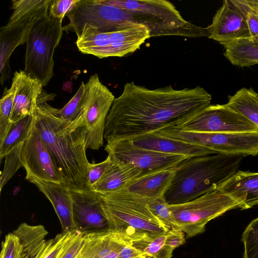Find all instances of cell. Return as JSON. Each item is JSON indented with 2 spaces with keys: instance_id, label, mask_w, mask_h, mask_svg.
<instances>
[{
  "instance_id": "obj_32",
  "label": "cell",
  "mask_w": 258,
  "mask_h": 258,
  "mask_svg": "<svg viewBox=\"0 0 258 258\" xmlns=\"http://www.w3.org/2000/svg\"><path fill=\"white\" fill-rule=\"evenodd\" d=\"M242 258H258V217L251 221L242 233Z\"/></svg>"
},
{
  "instance_id": "obj_26",
  "label": "cell",
  "mask_w": 258,
  "mask_h": 258,
  "mask_svg": "<svg viewBox=\"0 0 258 258\" xmlns=\"http://www.w3.org/2000/svg\"><path fill=\"white\" fill-rule=\"evenodd\" d=\"M224 47V55L233 65L245 67L258 64V43L245 39L233 41Z\"/></svg>"
},
{
  "instance_id": "obj_10",
  "label": "cell",
  "mask_w": 258,
  "mask_h": 258,
  "mask_svg": "<svg viewBox=\"0 0 258 258\" xmlns=\"http://www.w3.org/2000/svg\"><path fill=\"white\" fill-rule=\"evenodd\" d=\"M66 16L62 30L76 32L88 25L100 32L117 31L139 24L127 10L103 4L99 0H79Z\"/></svg>"
},
{
  "instance_id": "obj_29",
  "label": "cell",
  "mask_w": 258,
  "mask_h": 258,
  "mask_svg": "<svg viewBox=\"0 0 258 258\" xmlns=\"http://www.w3.org/2000/svg\"><path fill=\"white\" fill-rule=\"evenodd\" d=\"M33 123V115H27L12 123L6 137L0 144L1 161L17 146L26 140L30 134Z\"/></svg>"
},
{
  "instance_id": "obj_39",
  "label": "cell",
  "mask_w": 258,
  "mask_h": 258,
  "mask_svg": "<svg viewBox=\"0 0 258 258\" xmlns=\"http://www.w3.org/2000/svg\"><path fill=\"white\" fill-rule=\"evenodd\" d=\"M74 231L61 232L54 238L50 239L48 248L42 258H57L66 242Z\"/></svg>"
},
{
  "instance_id": "obj_42",
  "label": "cell",
  "mask_w": 258,
  "mask_h": 258,
  "mask_svg": "<svg viewBox=\"0 0 258 258\" xmlns=\"http://www.w3.org/2000/svg\"><path fill=\"white\" fill-rule=\"evenodd\" d=\"M118 258H150L134 247L130 242H125L119 250Z\"/></svg>"
},
{
  "instance_id": "obj_22",
  "label": "cell",
  "mask_w": 258,
  "mask_h": 258,
  "mask_svg": "<svg viewBox=\"0 0 258 258\" xmlns=\"http://www.w3.org/2000/svg\"><path fill=\"white\" fill-rule=\"evenodd\" d=\"M217 189L240 202L239 209L251 208L258 205V172L237 171Z\"/></svg>"
},
{
  "instance_id": "obj_4",
  "label": "cell",
  "mask_w": 258,
  "mask_h": 258,
  "mask_svg": "<svg viewBox=\"0 0 258 258\" xmlns=\"http://www.w3.org/2000/svg\"><path fill=\"white\" fill-rule=\"evenodd\" d=\"M109 231L127 242L166 233L169 229L150 210L147 200L125 189L100 194Z\"/></svg>"
},
{
  "instance_id": "obj_8",
  "label": "cell",
  "mask_w": 258,
  "mask_h": 258,
  "mask_svg": "<svg viewBox=\"0 0 258 258\" xmlns=\"http://www.w3.org/2000/svg\"><path fill=\"white\" fill-rule=\"evenodd\" d=\"M75 33L79 50L100 58L122 57L133 53L151 37L149 29L141 24L108 32L85 25Z\"/></svg>"
},
{
  "instance_id": "obj_11",
  "label": "cell",
  "mask_w": 258,
  "mask_h": 258,
  "mask_svg": "<svg viewBox=\"0 0 258 258\" xmlns=\"http://www.w3.org/2000/svg\"><path fill=\"white\" fill-rule=\"evenodd\" d=\"M158 133L166 137L202 146L218 153L258 154V132L250 133H205L181 131L169 127Z\"/></svg>"
},
{
  "instance_id": "obj_27",
  "label": "cell",
  "mask_w": 258,
  "mask_h": 258,
  "mask_svg": "<svg viewBox=\"0 0 258 258\" xmlns=\"http://www.w3.org/2000/svg\"><path fill=\"white\" fill-rule=\"evenodd\" d=\"M85 84L82 82L72 99L61 108L57 109L47 104V101L52 99L53 95L42 93L38 98L45 107L55 117L67 120L74 121L84 112L85 106Z\"/></svg>"
},
{
  "instance_id": "obj_44",
  "label": "cell",
  "mask_w": 258,
  "mask_h": 258,
  "mask_svg": "<svg viewBox=\"0 0 258 258\" xmlns=\"http://www.w3.org/2000/svg\"><path fill=\"white\" fill-rule=\"evenodd\" d=\"M254 4L258 7V0L257 1H253Z\"/></svg>"
},
{
  "instance_id": "obj_40",
  "label": "cell",
  "mask_w": 258,
  "mask_h": 258,
  "mask_svg": "<svg viewBox=\"0 0 258 258\" xmlns=\"http://www.w3.org/2000/svg\"><path fill=\"white\" fill-rule=\"evenodd\" d=\"M79 0H51L48 15L59 19L64 18Z\"/></svg>"
},
{
  "instance_id": "obj_23",
  "label": "cell",
  "mask_w": 258,
  "mask_h": 258,
  "mask_svg": "<svg viewBox=\"0 0 258 258\" xmlns=\"http://www.w3.org/2000/svg\"><path fill=\"white\" fill-rule=\"evenodd\" d=\"M108 156L110 160L109 164L100 179L91 189L97 193L106 194L123 190L143 173L129 163Z\"/></svg>"
},
{
  "instance_id": "obj_25",
  "label": "cell",
  "mask_w": 258,
  "mask_h": 258,
  "mask_svg": "<svg viewBox=\"0 0 258 258\" xmlns=\"http://www.w3.org/2000/svg\"><path fill=\"white\" fill-rule=\"evenodd\" d=\"M19 238L21 249L18 258H42L50 242L48 234L41 225L32 226L22 223L13 232Z\"/></svg>"
},
{
  "instance_id": "obj_41",
  "label": "cell",
  "mask_w": 258,
  "mask_h": 258,
  "mask_svg": "<svg viewBox=\"0 0 258 258\" xmlns=\"http://www.w3.org/2000/svg\"><path fill=\"white\" fill-rule=\"evenodd\" d=\"M166 244L173 250L185 242L184 233L181 230L171 228L166 234Z\"/></svg>"
},
{
  "instance_id": "obj_5",
  "label": "cell",
  "mask_w": 258,
  "mask_h": 258,
  "mask_svg": "<svg viewBox=\"0 0 258 258\" xmlns=\"http://www.w3.org/2000/svg\"><path fill=\"white\" fill-rule=\"evenodd\" d=\"M100 3L128 11L138 23L146 26L150 36H208L207 27L185 20L170 2L165 0H99Z\"/></svg>"
},
{
  "instance_id": "obj_16",
  "label": "cell",
  "mask_w": 258,
  "mask_h": 258,
  "mask_svg": "<svg viewBox=\"0 0 258 258\" xmlns=\"http://www.w3.org/2000/svg\"><path fill=\"white\" fill-rule=\"evenodd\" d=\"M70 192L76 231L82 234L109 231V223L100 194L90 189Z\"/></svg>"
},
{
  "instance_id": "obj_12",
  "label": "cell",
  "mask_w": 258,
  "mask_h": 258,
  "mask_svg": "<svg viewBox=\"0 0 258 258\" xmlns=\"http://www.w3.org/2000/svg\"><path fill=\"white\" fill-rule=\"evenodd\" d=\"M188 132L250 133L258 126L225 104L211 105L183 119L172 127Z\"/></svg>"
},
{
  "instance_id": "obj_13",
  "label": "cell",
  "mask_w": 258,
  "mask_h": 258,
  "mask_svg": "<svg viewBox=\"0 0 258 258\" xmlns=\"http://www.w3.org/2000/svg\"><path fill=\"white\" fill-rule=\"evenodd\" d=\"M85 85L83 114L86 149L98 150L103 145L106 118L115 98L97 73L91 75Z\"/></svg>"
},
{
  "instance_id": "obj_36",
  "label": "cell",
  "mask_w": 258,
  "mask_h": 258,
  "mask_svg": "<svg viewBox=\"0 0 258 258\" xmlns=\"http://www.w3.org/2000/svg\"><path fill=\"white\" fill-rule=\"evenodd\" d=\"M85 234L75 231L67 241L57 258H76L84 242Z\"/></svg>"
},
{
  "instance_id": "obj_30",
  "label": "cell",
  "mask_w": 258,
  "mask_h": 258,
  "mask_svg": "<svg viewBox=\"0 0 258 258\" xmlns=\"http://www.w3.org/2000/svg\"><path fill=\"white\" fill-rule=\"evenodd\" d=\"M166 234L147 236L131 243L150 258H171L174 250L166 244Z\"/></svg>"
},
{
  "instance_id": "obj_6",
  "label": "cell",
  "mask_w": 258,
  "mask_h": 258,
  "mask_svg": "<svg viewBox=\"0 0 258 258\" xmlns=\"http://www.w3.org/2000/svg\"><path fill=\"white\" fill-rule=\"evenodd\" d=\"M51 0H13L14 11L7 24L0 30V80L10 78L9 59L18 46L26 43L33 28L48 15Z\"/></svg>"
},
{
  "instance_id": "obj_37",
  "label": "cell",
  "mask_w": 258,
  "mask_h": 258,
  "mask_svg": "<svg viewBox=\"0 0 258 258\" xmlns=\"http://www.w3.org/2000/svg\"><path fill=\"white\" fill-rule=\"evenodd\" d=\"M110 161L108 156L103 161L98 163L88 164L86 177V188L91 189V188L99 181L106 167Z\"/></svg>"
},
{
  "instance_id": "obj_35",
  "label": "cell",
  "mask_w": 258,
  "mask_h": 258,
  "mask_svg": "<svg viewBox=\"0 0 258 258\" xmlns=\"http://www.w3.org/2000/svg\"><path fill=\"white\" fill-rule=\"evenodd\" d=\"M147 205L151 212L169 229L176 228L164 196L147 200Z\"/></svg>"
},
{
  "instance_id": "obj_21",
  "label": "cell",
  "mask_w": 258,
  "mask_h": 258,
  "mask_svg": "<svg viewBox=\"0 0 258 258\" xmlns=\"http://www.w3.org/2000/svg\"><path fill=\"white\" fill-rule=\"evenodd\" d=\"M174 175V168L142 173L124 189L147 200L164 197Z\"/></svg>"
},
{
  "instance_id": "obj_9",
  "label": "cell",
  "mask_w": 258,
  "mask_h": 258,
  "mask_svg": "<svg viewBox=\"0 0 258 258\" xmlns=\"http://www.w3.org/2000/svg\"><path fill=\"white\" fill-rule=\"evenodd\" d=\"M240 205L236 199L217 189L185 203L168 204V208L176 228L191 237L203 233L211 220Z\"/></svg>"
},
{
  "instance_id": "obj_17",
  "label": "cell",
  "mask_w": 258,
  "mask_h": 258,
  "mask_svg": "<svg viewBox=\"0 0 258 258\" xmlns=\"http://www.w3.org/2000/svg\"><path fill=\"white\" fill-rule=\"evenodd\" d=\"M207 28L208 37L223 46L250 38L244 15L231 0L223 1L222 6L213 17L211 24Z\"/></svg>"
},
{
  "instance_id": "obj_33",
  "label": "cell",
  "mask_w": 258,
  "mask_h": 258,
  "mask_svg": "<svg viewBox=\"0 0 258 258\" xmlns=\"http://www.w3.org/2000/svg\"><path fill=\"white\" fill-rule=\"evenodd\" d=\"M23 143L20 144L5 156L4 170L1 173L0 190L7 182L14 175L17 170L23 166L21 153Z\"/></svg>"
},
{
  "instance_id": "obj_28",
  "label": "cell",
  "mask_w": 258,
  "mask_h": 258,
  "mask_svg": "<svg viewBox=\"0 0 258 258\" xmlns=\"http://www.w3.org/2000/svg\"><path fill=\"white\" fill-rule=\"evenodd\" d=\"M258 126V93L252 88H242L228 97L226 103Z\"/></svg>"
},
{
  "instance_id": "obj_38",
  "label": "cell",
  "mask_w": 258,
  "mask_h": 258,
  "mask_svg": "<svg viewBox=\"0 0 258 258\" xmlns=\"http://www.w3.org/2000/svg\"><path fill=\"white\" fill-rule=\"evenodd\" d=\"M21 249L19 237L13 232L10 233L2 242L1 258H18Z\"/></svg>"
},
{
  "instance_id": "obj_18",
  "label": "cell",
  "mask_w": 258,
  "mask_h": 258,
  "mask_svg": "<svg viewBox=\"0 0 258 258\" xmlns=\"http://www.w3.org/2000/svg\"><path fill=\"white\" fill-rule=\"evenodd\" d=\"M12 83L16 88L11 117V121L13 123L27 115H33L43 86L38 80L22 70L14 73Z\"/></svg>"
},
{
  "instance_id": "obj_1",
  "label": "cell",
  "mask_w": 258,
  "mask_h": 258,
  "mask_svg": "<svg viewBox=\"0 0 258 258\" xmlns=\"http://www.w3.org/2000/svg\"><path fill=\"white\" fill-rule=\"evenodd\" d=\"M211 100V95L200 86L149 89L134 81L127 83L108 113L104 138L110 142L174 127L209 106Z\"/></svg>"
},
{
  "instance_id": "obj_15",
  "label": "cell",
  "mask_w": 258,
  "mask_h": 258,
  "mask_svg": "<svg viewBox=\"0 0 258 258\" xmlns=\"http://www.w3.org/2000/svg\"><path fill=\"white\" fill-rule=\"evenodd\" d=\"M21 160L26 171L27 180L36 178L64 183V178L55 167L34 123L29 137L23 144Z\"/></svg>"
},
{
  "instance_id": "obj_34",
  "label": "cell",
  "mask_w": 258,
  "mask_h": 258,
  "mask_svg": "<svg viewBox=\"0 0 258 258\" xmlns=\"http://www.w3.org/2000/svg\"><path fill=\"white\" fill-rule=\"evenodd\" d=\"M244 15L250 36V40L258 43V10L247 0H232Z\"/></svg>"
},
{
  "instance_id": "obj_20",
  "label": "cell",
  "mask_w": 258,
  "mask_h": 258,
  "mask_svg": "<svg viewBox=\"0 0 258 258\" xmlns=\"http://www.w3.org/2000/svg\"><path fill=\"white\" fill-rule=\"evenodd\" d=\"M35 184L49 200L61 224L62 232L76 231L73 221L72 199L64 183L31 178Z\"/></svg>"
},
{
  "instance_id": "obj_19",
  "label": "cell",
  "mask_w": 258,
  "mask_h": 258,
  "mask_svg": "<svg viewBox=\"0 0 258 258\" xmlns=\"http://www.w3.org/2000/svg\"><path fill=\"white\" fill-rule=\"evenodd\" d=\"M140 147L166 154L188 158L217 154L209 149L152 132L130 139Z\"/></svg>"
},
{
  "instance_id": "obj_14",
  "label": "cell",
  "mask_w": 258,
  "mask_h": 258,
  "mask_svg": "<svg viewBox=\"0 0 258 258\" xmlns=\"http://www.w3.org/2000/svg\"><path fill=\"white\" fill-rule=\"evenodd\" d=\"M105 150L108 155L121 162L129 163L143 173L173 168L187 157L166 154L146 149L135 145L130 139L107 142Z\"/></svg>"
},
{
  "instance_id": "obj_2",
  "label": "cell",
  "mask_w": 258,
  "mask_h": 258,
  "mask_svg": "<svg viewBox=\"0 0 258 258\" xmlns=\"http://www.w3.org/2000/svg\"><path fill=\"white\" fill-rule=\"evenodd\" d=\"M33 115L34 124L65 184L72 191L87 189L86 177L89 162L86 154L83 113L74 121L60 119L38 99Z\"/></svg>"
},
{
  "instance_id": "obj_3",
  "label": "cell",
  "mask_w": 258,
  "mask_h": 258,
  "mask_svg": "<svg viewBox=\"0 0 258 258\" xmlns=\"http://www.w3.org/2000/svg\"><path fill=\"white\" fill-rule=\"evenodd\" d=\"M245 156L218 153L186 159L174 168L173 179L164 196L167 203H185L217 190L238 171Z\"/></svg>"
},
{
  "instance_id": "obj_7",
  "label": "cell",
  "mask_w": 258,
  "mask_h": 258,
  "mask_svg": "<svg viewBox=\"0 0 258 258\" xmlns=\"http://www.w3.org/2000/svg\"><path fill=\"white\" fill-rule=\"evenodd\" d=\"M62 19L49 15L35 25L26 41L24 71L46 86L53 76V53L62 34Z\"/></svg>"
},
{
  "instance_id": "obj_31",
  "label": "cell",
  "mask_w": 258,
  "mask_h": 258,
  "mask_svg": "<svg viewBox=\"0 0 258 258\" xmlns=\"http://www.w3.org/2000/svg\"><path fill=\"white\" fill-rule=\"evenodd\" d=\"M16 88L12 83L11 88H5L0 101V144L6 137L11 127V117L12 113Z\"/></svg>"
},
{
  "instance_id": "obj_24",
  "label": "cell",
  "mask_w": 258,
  "mask_h": 258,
  "mask_svg": "<svg viewBox=\"0 0 258 258\" xmlns=\"http://www.w3.org/2000/svg\"><path fill=\"white\" fill-rule=\"evenodd\" d=\"M125 242L110 231L85 234L84 244L76 258H118Z\"/></svg>"
},
{
  "instance_id": "obj_43",
  "label": "cell",
  "mask_w": 258,
  "mask_h": 258,
  "mask_svg": "<svg viewBox=\"0 0 258 258\" xmlns=\"http://www.w3.org/2000/svg\"><path fill=\"white\" fill-rule=\"evenodd\" d=\"M250 4L258 10V7L254 4L253 1H249Z\"/></svg>"
}]
</instances>
